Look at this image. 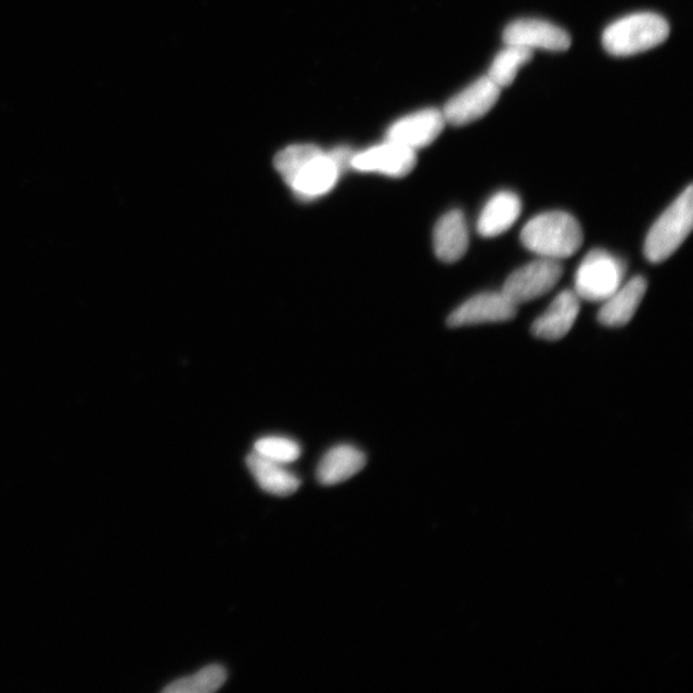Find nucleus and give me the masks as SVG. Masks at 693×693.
Here are the masks:
<instances>
[{
    "mask_svg": "<svg viewBox=\"0 0 693 693\" xmlns=\"http://www.w3.org/2000/svg\"><path fill=\"white\" fill-rule=\"evenodd\" d=\"M647 292V282L643 277H634L623 283L611 297L602 303L598 319L608 328L625 326L634 317Z\"/></svg>",
    "mask_w": 693,
    "mask_h": 693,
    "instance_id": "13",
    "label": "nucleus"
},
{
    "mask_svg": "<svg viewBox=\"0 0 693 693\" xmlns=\"http://www.w3.org/2000/svg\"><path fill=\"white\" fill-rule=\"evenodd\" d=\"M503 43L530 49H544L550 52L568 51L572 38L562 27L537 18L516 20L503 31Z\"/></svg>",
    "mask_w": 693,
    "mask_h": 693,
    "instance_id": "8",
    "label": "nucleus"
},
{
    "mask_svg": "<svg viewBox=\"0 0 693 693\" xmlns=\"http://www.w3.org/2000/svg\"><path fill=\"white\" fill-rule=\"evenodd\" d=\"M500 94L501 88L488 76L480 77L447 102L442 111L446 123L464 126L479 120L493 108Z\"/></svg>",
    "mask_w": 693,
    "mask_h": 693,
    "instance_id": "7",
    "label": "nucleus"
},
{
    "mask_svg": "<svg viewBox=\"0 0 693 693\" xmlns=\"http://www.w3.org/2000/svg\"><path fill=\"white\" fill-rule=\"evenodd\" d=\"M692 226L693 188L689 185L650 229L643 248L647 260L653 264L668 260L688 240Z\"/></svg>",
    "mask_w": 693,
    "mask_h": 693,
    "instance_id": "4",
    "label": "nucleus"
},
{
    "mask_svg": "<svg viewBox=\"0 0 693 693\" xmlns=\"http://www.w3.org/2000/svg\"><path fill=\"white\" fill-rule=\"evenodd\" d=\"M626 265L604 249L588 254L576 272L574 292L588 303L602 304L625 283Z\"/></svg>",
    "mask_w": 693,
    "mask_h": 693,
    "instance_id": "5",
    "label": "nucleus"
},
{
    "mask_svg": "<svg viewBox=\"0 0 693 693\" xmlns=\"http://www.w3.org/2000/svg\"><path fill=\"white\" fill-rule=\"evenodd\" d=\"M669 24L653 12L633 13L616 20L602 35V44L615 57H628L650 51L669 37Z\"/></svg>",
    "mask_w": 693,
    "mask_h": 693,
    "instance_id": "3",
    "label": "nucleus"
},
{
    "mask_svg": "<svg viewBox=\"0 0 693 693\" xmlns=\"http://www.w3.org/2000/svg\"><path fill=\"white\" fill-rule=\"evenodd\" d=\"M433 247L440 261L452 264L461 260L469 248V229L460 209L447 213L433 231Z\"/></svg>",
    "mask_w": 693,
    "mask_h": 693,
    "instance_id": "14",
    "label": "nucleus"
},
{
    "mask_svg": "<svg viewBox=\"0 0 693 693\" xmlns=\"http://www.w3.org/2000/svg\"><path fill=\"white\" fill-rule=\"evenodd\" d=\"M275 169L300 200L323 197L342 172L332 154L313 144L291 145L278 153Z\"/></svg>",
    "mask_w": 693,
    "mask_h": 693,
    "instance_id": "1",
    "label": "nucleus"
},
{
    "mask_svg": "<svg viewBox=\"0 0 693 693\" xmlns=\"http://www.w3.org/2000/svg\"><path fill=\"white\" fill-rule=\"evenodd\" d=\"M521 215L519 195L509 191L496 193L482 209L477 223L478 233L485 238L499 236L513 227Z\"/></svg>",
    "mask_w": 693,
    "mask_h": 693,
    "instance_id": "15",
    "label": "nucleus"
},
{
    "mask_svg": "<svg viewBox=\"0 0 693 693\" xmlns=\"http://www.w3.org/2000/svg\"><path fill=\"white\" fill-rule=\"evenodd\" d=\"M516 308L502 292L482 293L458 307L447 323L452 328L503 323L516 317Z\"/></svg>",
    "mask_w": 693,
    "mask_h": 693,
    "instance_id": "10",
    "label": "nucleus"
},
{
    "mask_svg": "<svg viewBox=\"0 0 693 693\" xmlns=\"http://www.w3.org/2000/svg\"><path fill=\"white\" fill-rule=\"evenodd\" d=\"M563 277V266L550 258L523 266L508 279L502 286V293L516 306L544 296L555 288Z\"/></svg>",
    "mask_w": 693,
    "mask_h": 693,
    "instance_id": "6",
    "label": "nucleus"
},
{
    "mask_svg": "<svg viewBox=\"0 0 693 693\" xmlns=\"http://www.w3.org/2000/svg\"><path fill=\"white\" fill-rule=\"evenodd\" d=\"M446 124L442 111L434 108L418 111L392 125L387 132V140L416 151L431 145L442 132Z\"/></svg>",
    "mask_w": 693,
    "mask_h": 693,
    "instance_id": "11",
    "label": "nucleus"
},
{
    "mask_svg": "<svg viewBox=\"0 0 693 693\" xmlns=\"http://www.w3.org/2000/svg\"><path fill=\"white\" fill-rule=\"evenodd\" d=\"M416 165V151L402 144L387 142L354 153L352 169L360 172H377L390 178H405Z\"/></svg>",
    "mask_w": 693,
    "mask_h": 693,
    "instance_id": "9",
    "label": "nucleus"
},
{
    "mask_svg": "<svg viewBox=\"0 0 693 693\" xmlns=\"http://www.w3.org/2000/svg\"><path fill=\"white\" fill-rule=\"evenodd\" d=\"M521 241L539 257L560 261L576 255L582 247L583 230L568 213H544L525 223Z\"/></svg>",
    "mask_w": 693,
    "mask_h": 693,
    "instance_id": "2",
    "label": "nucleus"
},
{
    "mask_svg": "<svg viewBox=\"0 0 693 693\" xmlns=\"http://www.w3.org/2000/svg\"><path fill=\"white\" fill-rule=\"evenodd\" d=\"M531 59H534V51L530 49L506 46L496 55L487 76L497 87L508 88L514 82L521 67Z\"/></svg>",
    "mask_w": 693,
    "mask_h": 693,
    "instance_id": "18",
    "label": "nucleus"
},
{
    "mask_svg": "<svg viewBox=\"0 0 693 693\" xmlns=\"http://www.w3.org/2000/svg\"><path fill=\"white\" fill-rule=\"evenodd\" d=\"M367 465V457L351 445L335 446L321 459L318 480L324 486L339 485L359 474Z\"/></svg>",
    "mask_w": 693,
    "mask_h": 693,
    "instance_id": "16",
    "label": "nucleus"
},
{
    "mask_svg": "<svg viewBox=\"0 0 693 693\" xmlns=\"http://www.w3.org/2000/svg\"><path fill=\"white\" fill-rule=\"evenodd\" d=\"M580 299L576 292L564 291L557 294L534 325L531 333L543 341H560L572 331L580 311Z\"/></svg>",
    "mask_w": 693,
    "mask_h": 693,
    "instance_id": "12",
    "label": "nucleus"
},
{
    "mask_svg": "<svg viewBox=\"0 0 693 693\" xmlns=\"http://www.w3.org/2000/svg\"><path fill=\"white\" fill-rule=\"evenodd\" d=\"M228 678L226 668L219 664L208 665L197 673L177 679L164 690L166 693H213L220 690Z\"/></svg>",
    "mask_w": 693,
    "mask_h": 693,
    "instance_id": "19",
    "label": "nucleus"
},
{
    "mask_svg": "<svg viewBox=\"0 0 693 693\" xmlns=\"http://www.w3.org/2000/svg\"><path fill=\"white\" fill-rule=\"evenodd\" d=\"M247 466L265 492L279 497H288L298 491L300 480L284 464L252 452L247 457Z\"/></svg>",
    "mask_w": 693,
    "mask_h": 693,
    "instance_id": "17",
    "label": "nucleus"
},
{
    "mask_svg": "<svg viewBox=\"0 0 693 693\" xmlns=\"http://www.w3.org/2000/svg\"><path fill=\"white\" fill-rule=\"evenodd\" d=\"M255 452L286 465L298 460L303 450L296 440L274 436L258 439L255 444Z\"/></svg>",
    "mask_w": 693,
    "mask_h": 693,
    "instance_id": "20",
    "label": "nucleus"
}]
</instances>
